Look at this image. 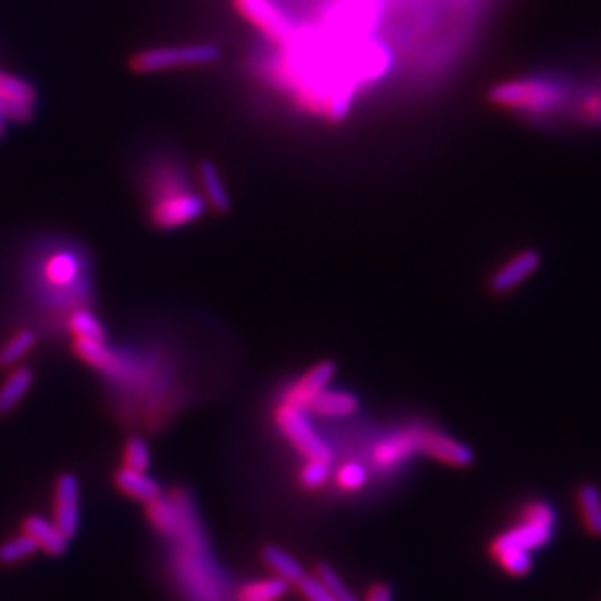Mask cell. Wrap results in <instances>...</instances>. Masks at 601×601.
Listing matches in <instances>:
<instances>
[{"instance_id":"cell-12","label":"cell","mask_w":601,"mask_h":601,"mask_svg":"<svg viewBox=\"0 0 601 601\" xmlns=\"http://www.w3.org/2000/svg\"><path fill=\"white\" fill-rule=\"evenodd\" d=\"M421 452L432 456L434 460L444 461V463L456 465V467H469L475 461V454L469 446L461 444L448 434L436 432V430H423Z\"/></svg>"},{"instance_id":"cell-4","label":"cell","mask_w":601,"mask_h":601,"mask_svg":"<svg viewBox=\"0 0 601 601\" xmlns=\"http://www.w3.org/2000/svg\"><path fill=\"white\" fill-rule=\"evenodd\" d=\"M557 526V514L555 508L545 500H533L524 512L522 522L512 530L500 533L491 543V553L496 557L504 551H522L531 553L535 549L545 547Z\"/></svg>"},{"instance_id":"cell-30","label":"cell","mask_w":601,"mask_h":601,"mask_svg":"<svg viewBox=\"0 0 601 601\" xmlns=\"http://www.w3.org/2000/svg\"><path fill=\"white\" fill-rule=\"evenodd\" d=\"M329 461L308 460L300 473V481L306 489H319L329 479Z\"/></svg>"},{"instance_id":"cell-11","label":"cell","mask_w":601,"mask_h":601,"mask_svg":"<svg viewBox=\"0 0 601 601\" xmlns=\"http://www.w3.org/2000/svg\"><path fill=\"white\" fill-rule=\"evenodd\" d=\"M541 255L535 249H526L514 255L506 265H502L489 281V288L495 294H506L520 284L526 283L531 275L539 269Z\"/></svg>"},{"instance_id":"cell-15","label":"cell","mask_w":601,"mask_h":601,"mask_svg":"<svg viewBox=\"0 0 601 601\" xmlns=\"http://www.w3.org/2000/svg\"><path fill=\"white\" fill-rule=\"evenodd\" d=\"M24 533L34 537L39 549H43L47 555L59 557L67 551L69 539L65 533L55 526V522H49L43 516H28L24 522Z\"/></svg>"},{"instance_id":"cell-27","label":"cell","mask_w":601,"mask_h":601,"mask_svg":"<svg viewBox=\"0 0 601 601\" xmlns=\"http://www.w3.org/2000/svg\"><path fill=\"white\" fill-rule=\"evenodd\" d=\"M36 345V335L30 329L16 333L2 349H0V366H12L22 356L30 353Z\"/></svg>"},{"instance_id":"cell-22","label":"cell","mask_w":601,"mask_h":601,"mask_svg":"<svg viewBox=\"0 0 601 601\" xmlns=\"http://www.w3.org/2000/svg\"><path fill=\"white\" fill-rule=\"evenodd\" d=\"M261 557H263V561L267 563V566H269L273 572H277L279 578H283V580L290 582V584H292V582L298 584V582L306 576L304 566L300 565L290 553H286L284 549L277 547V545H267V547L263 549Z\"/></svg>"},{"instance_id":"cell-9","label":"cell","mask_w":601,"mask_h":601,"mask_svg":"<svg viewBox=\"0 0 601 601\" xmlns=\"http://www.w3.org/2000/svg\"><path fill=\"white\" fill-rule=\"evenodd\" d=\"M335 372H337L335 362H331V360L319 362L284 391L283 403L298 407L302 411L308 409L319 393L331 384V380L335 378Z\"/></svg>"},{"instance_id":"cell-7","label":"cell","mask_w":601,"mask_h":601,"mask_svg":"<svg viewBox=\"0 0 601 601\" xmlns=\"http://www.w3.org/2000/svg\"><path fill=\"white\" fill-rule=\"evenodd\" d=\"M277 425L283 430L284 436L308 458V460L329 461L333 460L331 448L314 432L304 411L292 405L283 403L277 411Z\"/></svg>"},{"instance_id":"cell-5","label":"cell","mask_w":601,"mask_h":601,"mask_svg":"<svg viewBox=\"0 0 601 601\" xmlns=\"http://www.w3.org/2000/svg\"><path fill=\"white\" fill-rule=\"evenodd\" d=\"M220 51L216 45L211 43H195V45H183V47H156L146 49L131 57L129 67L131 71L139 74H150V72L168 71V69H179V67H201L211 65L218 61Z\"/></svg>"},{"instance_id":"cell-32","label":"cell","mask_w":601,"mask_h":601,"mask_svg":"<svg viewBox=\"0 0 601 601\" xmlns=\"http://www.w3.org/2000/svg\"><path fill=\"white\" fill-rule=\"evenodd\" d=\"M337 483L345 491H358L366 483V469L360 463H345L337 473Z\"/></svg>"},{"instance_id":"cell-34","label":"cell","mask_w":601,"mask_h":601,"mask_svg":"<svg viewBox=\"0 0 601 601\" xmlns=\"http://www.w3.org/2000/svg\"><path fill=\"white\" fill-rule=\"evenodd\" d=\"M4 131H6V117H4V113L0 109V139L4 137Z\"/></svg>"},{"instance_id":"cell-33","label":"cell","mask_w":601,"mask_h":601,"mask_svg":"<svg viewBox=\"0 0 601 601\" xmlns=\"http://www.w3.org/2000/svg\"><path fill=\"white\" fill-rule=\"evenodd\" d=\"M364 601H393V592H391L388 584H374L368 590Z\"/></svg>"},{"instance_id":"cell-13","label":"cell","mask_w":601,"mask_h":601,"mask_svg":"<svg viewBox=\"0 0 601 601\" xmlns=\"http://www.w3.org/2000/svg\"><path fill=\"white\" fill-rule=\"evenodd\" d=\"M421 434L423 430H403L384 438L372 450V461L378 467H393L399 461L407 460L415 452H421Z\"/></svg>"},{"instance_id":"cell-2","label":"cell","mask_w":601,"mask_h":601,"mask_svg":"<svg viewBox=\"0 0 601 601\" xmlns=\"http://www.w3.org/2000/svg\"><path fill=\"white\" fill-rule=\"evenodd\" d=\"M148 214L158 230H176L201 218L207 201L191 189L181 168L174 164L156 166L148 177Z\"/></svg>"},{"instance_id":"cell-10","label":"cell","mask_w":601,"mask_h":601,"mask_svg":"<svg viewBox=\"0 0 601 601\" xmlns=\"http://www.w3.org/2000/svg\"><path fill=\"white\" fill-rule=\"evenodd\" d=\"M55 526L71 539L78 531L80 524V485L78 479L65 473L59 477L55 487Z\"/></svg>"},{"instance_id":"cell-25","label":"cell","mask_w":601,"mask_h":601,"mask_svg":"<svg viewBox=\"0 0 601 601\" xmlns=\"http://www.w3.org/2000/svg\"><path fill=\"white\" fill-rule=\"evenodd\" d=\"M37 551H39V547H37L34 537L24 533V535L8 539L6 543L0 545V563L14 565L24 559H30L32 555H36Z\"/></svg>"},{"instance_id":"cell-8","label":"cell","mask_w":601,"mask_h":601,"mask_svg":"<svg viewBox=\"0 0 601 601\" xmlns=\"http://www.w3.org/2000/svg\"><path fill=\"white\" fill-rule=\"evenodd\" d=\"M36 107V88L14 74L0 71V109L4 117L16 123H28Z\"/></svg>"},{"instance_id":"cell-6","label":"cell","mask_w":601,"mask_h":601,"mask_svg":"<svg viewBox=\"0 0 601 601\" xmlns=\"http://www.w3.org/2000/svg\"><path fill=\"white\" fill-rule=\"evenodd\" d=\"M236 10L271 43L281 45L296 30V22L277 0H234Z\"/></svg>"},{"instance_id":"cell-23","label":"cell","mask_w":601,"mask_h":601,"mask_svg":"<svg viewBox=\"0 0 601 601\" xmlns=\"http://www.w3.org/2000/svg\"><path fill=\"white\" fill-rule=\"evenodd\" d=\"M32 382L34 374L28 368H18L4 380L0 388V415L12 411L20 403V399L32 388Z\"/></svg>"},{"instance_id":"cell-31","label":"cell","mask_w":601,"mask_h":601,"mask_svg":"<svg viewBox=\"0 0 601 601\" xmlns=\"http://www.w3.org/2000/svg\"><path fill=\"white\" fill-rule=\"evenodd\" d=\"M298 590L306 601H337L331 590L319 580L318 576H304L298 582Z\"/></svg>"},{"instance_id":"cell-3","label":"cell","mask_w":601,"mask_h":601,"mask_svg":"<svg viewBox=\"0 0 601 601\" xmlns=\"http://www.w3.org/2000/svg\"><path fill=\"white\" fill-rule=\"evenodd\" d=\"M388 0H327L319 14V30L343 41L376 36L386 16Z\"/></svg>"},{"instance_id":"cell-21","label":"cell","mask_w":601,"mask_h":601,"mask_svg":"<svg viewBox=\"0 0 601 601\" xmlns=\"http://www.w3.org/2000/svg\"><path fill=\"white\" fill-rule=\"evenodd\" d=\"M199 177H201V185L205 191V201H209V205L218 213H226L230 209V197L224 189L222 177L218 174L216 166L213 162H201L199 166Z\"/></svg>"},{"instance_id":"cell-18","label":"cell","mask_w":601,"mask_h":601,"mask_svg":"<svg viewBox=\"0 0 601 601\" xmlns=\"http://www.w3.org/2000/svg\"><path fill=\"white\" fill-rule=\"evenodd\" d=\"M308 409L323 417H349L358 411V397L349 391L323 389Z\"/></svg>"},{"instance_id":"cell-28","label":"cell","mask_w":601,"mask_h":601,"mask_svg":"<svg viewBox=\"0 0 601 601\" xmlns=\"http://www.w3.org/2000/svg\"><path fill=\"white\" fill-rule=\"evenodd\" d=\"M150 465V450L141 436H131L125 444V467L146 471Z\"/></svg>"},{"instance_id":"cell-26","label":"cell","mask_w":601,"mask_h":601,"mask_svg":"<svg viewBox=\"0 0 601 601\" xmlns=\"http://www.w3.org/2000/svg\"><path fill=\"white\" fill-rule=\"evenodd\" d=\"M69 329L76 339H94V341L106 339V331L100 319L88 310H76L69 319Z\"/></svg>"},{"instance_id":"cell-16","label":"cell","mask_w":601,"mask_h":601,"mask_svg":"<svg viewBox=\"0 0 601 601\" xmlns=\"http://www.w3.org/2000/svg\"><path fill=\"white\" fill-rule=\"evenodd\" d=\"M115 485L125 493L142 502H152L162 496L160 483L152 479L146 471H137L131 467H121L115 473Z\"/></svg>"},{"instance_id":"cell-17","label":"cell","mask_w":601,"mask_h":601,"mask_svg":"<svg viewBox=\"0 0 601 601\" xmlns=\"http://www.w3.org/2000/svg\"><path fill=\"white\" fill-rule=\"evenodd\" d=\"M568 117L584 127H601L600 86H578Z\"/></svg>"},{"instance_id":"cell-19","label":"cell","mask_w":601,"mask_h":601,"mask_svg":"<svg viewBox=\"0 0 601 601\" xmlns=\"http://www.w3.org/2000/svg\"><path fill=\"white\" fill-rule=\"evenodd\" d=\"M290 590V582L283 578H265V580H253L246 586H242L236 594V601H279Z\"/></svg>"},{"instance_id":"cell-14","label":"cell","mask_w":601,"mask_h":601,"mask_svg":"<svg viewBox=\"0 0 601 601\" xmlns=\"http://www.w3.org/2000/svg\"><path fill=\"white\" fill-rule=\"evenodd\" d=\"M41 275L45 283L51 284L55 290L59 288H71L82 277V265L74 251L59 249L45 257Z\"/></svg>"},{"instance_id":"cell-24","label":"cell","mask_w":601,"mask_h":601,"mask_svg":"<svg viewBox=\"0 0 601 601\" xmlns=\"http://www.w3.org/2000/svg\"><path fill=\"white\" fill-rule=\"evenodd\" d=\"M74 351L76 354L88 362L90 366L109 372L117 368V358L104 345V341H94V339H76L74 341Z\"/></svg>"},{"instance_id":"cell-29","label":"cell","mask_w":601,"mask_h":601,"mask_svg":"<svg viewBox=\"0 0 601 601\" xmlns=\"http://www.w3.org/2000/svg\"><path fill=\"white\" fill-rule=\"evenodd\" d=\"M316 570H318L319 580L331 590V594L335 596V600L358 601L354 598L353 594H351V590L347 588V584L343 582V578H341L331 566L327 565V563H319Z\"/></svg>"},{"instance_id":"cell-20","label":"cell","mask_w":601,"mask_h":601,"mask_svg":"<svg viewBox=\"0 0 601 601\" xmlns=\"http://www.w3.org/2000/svg\"><path fill=\"white\" fill-rule=\"evenodd\" d=\"M576 498H578V508H580L586 530L590 531L594 537H601L600 489L592 483H584L578 487Z\"/></svg>"},{"instance_id":"cell-1","label":"cell","mask_w":601,"mask_h":601,"mask_svg":"<svg viewBox=\"0 0 601 601\" xmlns=\"http://www.w3.org/2000/svg\"><path fill=\"white\" fill-rule=\"evenodd\" d=\"M578 86L563 74H530L491 88L489 100L526 121H555L570 113Z\"/></svg>"}]
</instances>
